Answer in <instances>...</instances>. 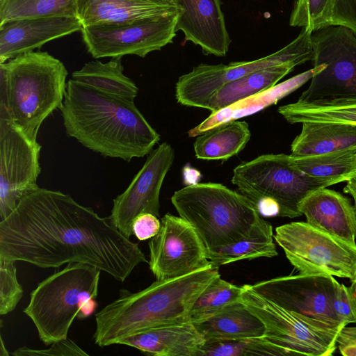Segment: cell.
<instances>
[{
  "instance_id": "30",
  "label": "cell",
  "mask_w": 356,
  "mask_h": 356,
  "mask_svg": "<svg viewBox=\"0 0 356 356\" xmlns=\"http://www.w3.org/2000/svg\"><path fill=\"white\" fill-rule=\"evenodd\" d=\"M290 164L312 177L347 181L356 176V146L312 156L295 157L290 154Z\"/></svg>"
},
{
  "instance_id": "10",
  "label": "cell",
  "mask_w": 356,
  "mask_h": 356,
  "mask_svg": "<svg viewBox=\"0 0 356 356\" xmlns=\"http://www.w3.org/2000/svg\"><path fill=\"white\" fill-rule=\"evenodd\" d=\"M313 65L325 67L311 79L298 101L312 102L356 97V34L341 25L312 33Z\"/></svg>"
},
{
  "instance_id": "34",
  "label": "cell",
  "mask_w": 356,
  "mask_h": 356,
  "mask_svg": "<svg viewBox=\"0 0 356 356\" xmlns=\"http://www.w3.org/2000/svg\"><path fill=\"white\" fill-rule=\"evenodd\" d=\"M332 6L333 0H296L289 24L317 31L330 24Z\"/></svg>"
},
{
  "instance_id": "15",
  "label": "cell",
  "mask_w": 356,
  "mask_h": 356,
  "mask_svg": "<svg viewBox=\"0 0 356 356\" xmlns=\"http://www.w3.org/2000/svg\"><path fill=\"white\" fill-rule=\"evenodd\" d=\"M149 269L156 280L179 277L211 264L207 249L192 225L166 213L158 234L149 241Z\"/></svg>"
},
{
  "instance_id": "25",
  "label": "cell",
  "mask_w": 356,
  "mask_h": 356,
  "mask_svg": "<svg viewBox=\"0 0 356 356\" xmlns=\"http://www.w3.org/2000/svg\"><path fill=\"white\" fill-rule=\"evenodd\" d=\"M296 66L294 64H283L269 67L226 83L211 95L204 108L215 113L267 90L277 84Z\"/></svg>"
},
{
  "instance_id": "24",
  "label": "cell",
  "mask_w": 356,
  "mask_h": 356,
  "mask_svg": "<svg viewBox=\"0 0 356 356\" xmlns=\"http://www.w3.org/2000/svg\"><path fill=\"white\" fill-rule=\"evenodd\" d=\"M356 146V124L306 122L291 145L295 157L321 154Z\"/></svg>"
},
{
  "instance_id": "20",
  "label": "cell",
  "mask_w": 356,
  "mask_h": 356,
  "mask_svg": "<svg viewBox=\"0 0 356 356\" xmlns=\"http://www.w3.org/2000/svg\"><path fill=\"white\" fill-rule=\"evenodd\" d=\"M204 343V339L191 322L152 328L118 343L155 356H199Z\"/></svg>"
},
{
  "instance_id": "27",
  "label": "cell",
  "mask_w": 356,
  "mask_h": 356,
  "mask_svg": "<svg viewBox=\"0 0 356 356\" xmlns=\"http://www.w3.org/2000/svg\"><path fill=\"white\" fill-rule=\"evenodd\" d=\"M278 112L290 124L336 122L356 124V97L296 102L281 106Z\"/></svg>"
},
{
  "instance_id": "28",
  "label": "cell",
  "mask_w": 356,
  "mask_h": 356,
  "mask_svg": "<svg viewBox=\"0 0 356 356\" xmlns=\"http://www.w3.org/2000/svg\"><path fill=\"white\" fill-rule=\"evenodd\" d=\"M122 57L112 58L107 63L89 61L72 74V79L102 92L134 101L138 88L123 73Z\"/></svg>"
},
{
  "instance_id": "1",
  "label": "cell",
  "mask_w": 356,
  "mask_h": 356,
  "mask_svg": "<svg viewBox=\"0 0 356 356\" xmlns=\"http://www.w3.org/2000/svg\"><path fill=\"white\" fill-rule=\"evenodd\" d=\"M0 259L42 268L82 263L124 282L148 263L136 243L70 195L38 188L0 221Z\"/></svg>"
},
{
  "instance_id": "32",
  "label": "cell",
  "mask_w": 356,
  "mask_h": 356,
  "mask_svg": "<svg viewBox=\"0 0 356 356\" xmlns=\"http://www.w3.org/2000/svg\"><path fill=\"white\" fill-rule=\"evenodd\" d=\"M293 355L264 337L205 341L199 356Z\"/></svg>"
},
{
  "instance_id": "26",
  "label": "cell",
  "mask_w": 356,
  "mask_h": 356,
  "mask_svg": "<svg viewBox=\"0 0 356 356\" xmlns=\"http://www.w3.org/2000/svg\"><path fill=\"white\" fill-rule=\"evenodd\" d=\"M250 136L245 121L235 120L220 124L197 136L193 144L195 156L225 161L242 151Z\"/></svg>"
},
{
  "instance_id": "3",
  "label": "cell",
  "mask_w": 356,
  "mask_h": 356,
  "mask_svg": "<svg viewBox=\"0 0 356 356\" xmlns=\"http://www.w3.org/2000/svg\"><path fill=\"white\" fill-rule=\"evenodd\" d=\"M212 264L191 273L156 280L136 293L121 290L118 298L95 314V343L105 347L154 327L191 322L192 307L218 276Z\"/></svg>"
},
{
  "instance_id": "42",
  "label": "cell",
  "mask_w": 356,
  "mask_h": 356,
  "mask_svg": "<svg viewBox=\"0 0 356 356\" xmlns=\"http://www.w3.org/2000/svg\"><path fill=\"white\" fill-rule=\"evenodd\" d=\"M346 185L343 188V193L350 195L354 200V208L356 212V176L352 177L346 181Z\"/></svg>"
},
{
  "instance_id": "37",
  "label": "cell",
  "mask_w": 356,
  "mask_h": 356,
  "mask_svg": "<svg viewBox=\"0 0 356 356\" xmlns=\"http://www.w3.org/2000/svg\"><path fill=\"white\" fill-rule=\"evenodd\" d=\"M11 355L15 356H88L74 341L67 337L51 343L47 349H31L26 346L17 348Z\"/></svg>"
},
{
  "instance_id": "13",
  "label": "cell",
  "mask_w": 356,
  "mask_h": 356,
  "mask_svg": "<svg viewBox=\"0 0 356 356\" xmlns=\"http://www.w3.org/2000/svg\"><path fill=\"white\" fill-rule=\"evenodd\" d=\"M241 301L264 323V336L269 341L289 350L293 355L330 356L337 348L341 329L319 328L306 320L262 297L250 286H242Z\"/></svg>"
},
{
  "instance_id": "4",
  "label": "cell",
  "mask_w": 356,
  "mask_h": 356,
  "mask_svg": "<svg viewBox=\"0 0 356 356\" xmlns=\"http://www.w3.org/2000/svg\"><path fill=\"white\" fill-rule=\"evenodd\" d=\"M67 70L46 51H29L0 63V118L32 140L43 121L63 106Z\"/></svg>"
},
{
  "instance_id": "9",
  "label": "cell",
  "mask_w": 356,
  "mask_h": 356,
  "mask_svg": "<svg viewBox=\"0 0 356 356\" xmlns=\"http://www.w3.org/2000/svg\"><path fill=\"white\" fill-rule=\"evenodd\" d=\"M274 238L299 274L330 275L350 281L356 277V245L307 222L280 225Z\"/></svg>"
},
{
  "instance_id": "5",
  "label": "cell",
  "mask_w": 356,
  "mask_h": 356,
  "mask_svg": "<svg viewBox=\"0 0 356 356\" xmlns=\"http://www.w3.org/2000/svg\"><path fill=\"white\" fill-rule=\"evenodd\" d=\"M171 202L207 250L247 238L266 222L253 202L221 184H190L175 191Z\"/></svg>"
},
{
  "instance_id": "17",
  "label": "cell",
  "mask_w": 356,
  "mask_h": 356,
  "mask_svg": "<svg viewBox=\"0 0 356 356\" xmlns=\"http://www.w3.org/2000/svg\"><path fill=\"white\" fill-rule=\"evenodd\" d=\"M76 16L12 19L0 24V63L40 48L45 43L81 31Z\"/></svg>"
},
{
  "instance_id": "39",
  "label": "cell",
  "mask_w": 356,
  "mask_h": 356,
  "mask_svg": "<svg viewBox=\"0 0 356 356\" xmlns=\"http://www.w3.org/2000/svg\"><path fill=\"white\" fill-rule=\"evenodd\" d=\"M160 227L158 217L149 213L138 216L132 225L133 234L139 241L152 238L158 234Z\"/></svg>"
},
{
  "instance_id": "36",
  "label": "cell",
  "mask_w": 356,
  "mask_h": 356,
  "mask_svg": "<svg viewBox=\"0 0 356 356\" xmlns=\"http://www.w3.org/2000/svg\"><path fill=\"white\" fill-rule=\"evenodd\" d=\"M333 309L346 325L356 323V294L350 286L337 283L333 297Z\"/></svg>"
},
{
  "instance_id": "40",
  "label": "cell",
  "mask_w": 356,
  "mask_h": 356,
  "mask_svg": "<svg viewBox=\"0 0 356 356\" xmlns=\"http://www.w3.org/2000/svg\"><path fill=\"white\" fill-rule=\"evenodd\" d=\"M340 353L344 356H356V327H343L337 338Z\"/></svg>"
},
{
  "instance_id": "44",
  "label": "cell",
  "mask_w": 356,
  "mask_h": 356,
  "mask_svg": "<svg viewBox=\"0 0 356 356\" xmlns=\"http://www.w3.org/2000/svg\"><path fill=\"white\" fill-rule=\"evenodd\" d=\"M158 1H159L162 3H166V4L177 6L175 3V0H158Z\"/></svg>"
},
{
  "instance_id": "11",
  "label": "cell",
  "mask_w": 356,
  "mask_h": 356,
  "mask_svg": "<svg viewBox=\"0 0 356 356\" xmlns=\"http://www.w3.org/2000/svg\"><path fill=\"white\" fill-rule=\"evenodd\" d=\"M180 10L122 24L83 26L88 51L95 58L126 55L145 57L172 43Z\"/></svg>"
},
{
  "instance_id": "16",
  "label": "cell",
  "mask_w": 356,
  "mask_h": 356,
  "mask_svg": "<svg viewBox=\"0 0 356 356\" xmlns=\"http://www.w3.org/2000/svg\"><path fill=\"white\" fill-rule=\"evenodd\" d=\"M174 159L172 146L166 142L161 143L148 154L127 189L113 200L107 218L127 238L134 235L132 225L140 214L149 213L159 217L161 188Z\"/></svg>"
},
{
  "instance_id": "14",
  "label": "cell",
  "mask_w": 356,
  "mask_h": 356,
  "mask_svg": "<svg viewBox=\"0 0 356 356\" xmlns=\"http://www.w3.org/2000/svg\"><path fill=\"white\" fill-rule=\"evenodd\" d=\"M41 145L9 119L0 118V221L19 200L38 189Z\"/></svg>"
},
{
  "instance_id": "12",
  "label": "cell",
  "mask_w": 356,
  "mask_h": 356,
  "mask_svg": "<svg viewBox=\"0 0 356 356\" xmlns=\"http://www.w3.org/2000/svg\"><path fill=\"white\" fill-rule=\"evenodd\" d=\"M338 282L330 275H296L272 278L250 285L262 297L319 328L346 326L333 309Z\"/></svg>"
},
{
  "instance_id": "19",
  "label": "cell",
  "mask_w": 356,
  "mask_h": 356,
  "mask_svg": "<svg viewBox=\"0 0 356 356\" xmlns=\"http://www.w3.org/2000/svg\"><path fill=\"white\" fill-rule=\"evenodd\" d=\"M299 210L313 227L356 245V212L348 197L321 188L305 197Z\"/></svg>"
},
{
  "instance_id": "33",
  "label": "cell",
  "mask_w": 356,
  "mask_h": 356,
  "mask_svg": "<svg viewBox=\"0 0 356 356\" xmlns=\"http://www.w3.org/2000/svg\"><path fill=\"white\" fill-rule=\"evenodd\" d=\"M242 286H237L220 278L216 277L195 300L191 312L193 323L216 314L227 305L241 300Z\"/></svg>"
},
{
  "instance_id": "41",
  "label": "cell",
  "mask_w": 356,
  "mask_h": 356,
  "mask_svg": "<svg viewBox=\"0 0 356 356\" xmlns=\"http://www.w3.org/2000/svg\"><path fill=\"white\" fill-rule=\"evenodd\" d=\"M256 207L259 214L265 217L278 216L280 213V207L273 199H262L256 204Z\"/></svg>"
},
{
  "instance_id": "38",
  "label": "cell",
  "mask_w": 356,
  "mask_h": 356,
  "mask_svg": "<svg viewBox=\"0 0 356 356\" xmlns=\"http://www.w3.org/2000/svg\"><path fill=\"white\" fill-rule=\"evenodd\" d=\"M329 25H341L356 34V0H333Z\"/></svg>"
},
{
  "instance_id": "21",
  "label": "cell",
  "mask_w": 356,
  "mask_h": 356,
  "mask_svg": "<svg viewBox=\"0 0 356 356\" xmlns=\"http://www.w3.org/2000/svg\"><path fill=\"white\" fill-rule=\"evenodd\" d=\"M180 10L158 0H76L83 26L122 24Z\"/></svg>"
},
{
  "instance_id": "7",
  "label": "cell",
  "mask_w": 356,
  "mask_h": 356,
  "mask_svg": "<svg viewBox=\"0 0 356 356\" xmlns=\"http://www.w3.org/2000/svg\"><path fill=\"white\" fill-rule=\"evenodd\" d=\"M231 181L255 205L262 199L274 200L280 207L278 216L290 218L302 216L299 204L309 194L340 183L299 171L291 165L290 155L285 154H264L240 163L234 169Z\"/></svg>"
},
{
  "instance_id": "31",
  "label": "cell",
  "mask_w": 356,
  "mask_h": 356,
  "mask_svg": "<svg viewBox=\"0 0 356 356\" xmlns=\"http://www.w3.org/2000/svg\"><path fill=\"white\" fill-rule=\"evenodd\" d=\"M76 16V0H1L0 24L12 19Z\"/></svg>"
},
{
  "instance_id": "29",
  "label": "cell",
  "mask_w": 356,
  "mask_h": 356,
  "mask_svg": "<svg viewBox=\"0 0 356 356\" xmlns=\"http://www.w3.org/2000/svg\"><path fill=\"white\" fill-rule=\"evenodd\" d=\"M277 255L272 225L266 221L250 237L238 242L207 250L210 263L219 267L242 259Z\"/></svg>"
},
{
  "instance_id": "18",
  "label": "cell",
  "mask_w": 356,
  "mask_h": 356,
  "mask_svg": "<svg viewBox=\"0 0 356 356\" xmlns=\"http://www.w3.org/2000/svg\"><path fill=\"white\" fill-rule=\"evenodd\" d=\"M180 9L177 30L205 54L225 56L231 43L220 0H175Z\"/></svg>"
},
{
  "instance_id": "35",
  "label": "cell",
  "mask_w": 356,
  "mask_h": 356,
  "mask_svg": "<svg viewBox=\"0 0 356 356\" xmlns=\"http://www.w3.org/2000/svg\"><path fill=\"white\" fill-rule=\"evenodd\" d=\"M14 261L0 259V314L13 312L23 296Z\"/></svg>"
},
{
  "instance_id": "2",
  "label": "cell",
  "mask_w": 356,
  "mask_h": 356,
  "mask_svg": "<svg viewBox=\"0 0 356 356\" xmlns=\"http://www.w3.org/2000/svg\"><path fill=\"white\" fill-rule=\"evenodd\" d=\"M60 110L68 136L104 156L129 162L148 154L160 140L134 101L72 79Z\"/></svg>"
},
{
  "instance_id": "23",
  "label": "cell",
  "mask_w": 356,
  "mask_h": 356,
  "mask_svg": "<svg viewBox=\"0 0 356 356\" xmlns=\"http://www.w3.org/2000/svg\"><path fill=\"white\" fill-rule=\"evenodd\" d=\"M193 324L205 341L261 337L266 331L262 321L241 300Z\"/></svg>"
},
{
  "instance_id": "8",
  "label": "cell",
  "mask_w": 356,
  "mask_h": 356,
  "mask_svg": "<svg viewBox=\"0 0 356 356\" xmlns=\"http://www.w3.org/2000/svg\"><path fill=\"white\" fill-rule=\"evenodd\" d=\"M312 31L302 28L299 35L281 49L263 58L227 65L200 64L181 76L175 85V97L181 105L204 108L211 95L222 86L255 71L283 64L301 65L313 58Z\"/></svg>"
},
{
  "instance_id": "43",
  "label": "cell",
  "mask_w": 356,
  "mask_h": 356,
  "mask_svg": "<svg viewBox=\"0 0 356 356\" xmlns=\"http://www.w3.org/2000/svg\"><path fill=\"white\" fill-rule=\"evenodd\" d=\"M1 343H0V355L1 356H8L10 354L6 350L5 345L3 343V338L1 337Z\"/></svg>"
},
{
  "instance_id": "45",
  "label": "cell",
  "mask_w": 356,
  "mask_h": 356,
  "mask_svg": "<svg viewBox=\"0 0 356 356\" xmlns=\"http://www.w3.org/2000/svg\"><path fill=\"white\" fill-rule=\"evenodd\" d=\"M351 285H350V287L352 288V289L353 290V291L355 292V293L356 294V277L355 278L351 281Z\"/></svg>"
},
{
  "instance_id": "22",
  "label": "cell",
  "mask_w": 356,
  "mask_h": 356,
  "mask_svg": "<svg viewBox=\"0 0 356 356\" xmlns=\"http://www.w3.org/2000/svg\"><path fill=\"white\" fill-rule=\"evenodd\" d=\"M324 67V64L314 66L313 68L298 74L280 83L275 84L267 90L240 100L215 113H211L200 124L188 131V136H197L220 124L254 114L276 104L279 100L311 80L316 74L320 72Z\"/></svg>"
},
{
  "instance_id": "6",
  "label": "cell",
  "mask_w": 356,
  "mask_h": 356,
  "mask_svg": "<svg viewBox=\"0 0 356 356\" xmlns=\"http://www.w3.org/2000/svg\"><path fill=\"white\" fill-rule=\"evenodd\" d=\"M101 271L86 264H69L31 291L23 312L44 344L66 339L75 318L83 319L94 312Z\"/></svg>"
}]
</instances>
